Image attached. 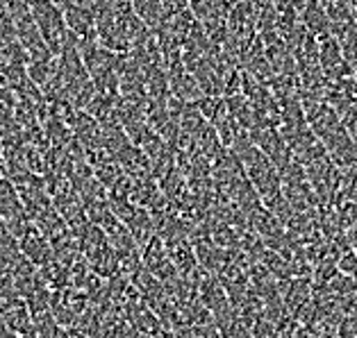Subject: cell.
<instances>
[{"mask_svg": "<svg viewBox=\"0 0 357 338\" xmlns=\"http://www.w3.org/2000/svg\"><path fill=\"white\" fill-rule=\"evenodd\" d=\"M301 23L312 34H314L317 39H324V37H328V34H333V28H330V19H328L324 5H321L319 0H310V3L303 7Z\"/></svg>", "mask_w": 357, "mask_h": 338, "instance_id": "obj_2", "label": "cell"}, {"mask_svg": "<svg viewBox=\"0 0 357 338\" xmlns=\"http://www.w3.org/2000/svg\"><path fill=\"white\" fill-rule=\"evenodd\" d=\"M196 291H198V300L212 311L214 318L225 314L228 309H232V302H230L228 291L223 289V284H221V280L216 275H207V273L200 275Z\"/></svg>", "mask_w": 357, "mask_h": 338, "instance_id": "obj_1", "label": "cell"}, {"mask_svg": "<svg viewBox=\"0 0 357 338\" xmlns=\"http://www.w3.org/2000/svg\"><path fill=\"white\" fill-rule=\"evenodd\" d=\"M228 3H232V5H237V3H241V0H228Z\"/></svg>", "mask_w": 357, "mask_h": 338, "instance_id": "obj_6", "label": "cell"}, {"mask_svg": "<svg viewBox=\"0 0 357 338\" xmlns=\"http://www.w3.org/2000/svg\"><path fill=\"white\" fill-rule=\"evenodd\" d=\"M173 338H198V332H196L194 327L182 325V327H176V332H173Z\"/></svg>", "mask_w": 357, "mask_h": 338, "instance_id": "obj_5", "label": "cell"}, {"mask_svg": "<svg viewBox=\"0 0 357 338\" xmlns=\"http://www.w3.org/2000/svg\"><path fill=\"white\" fill-rule=\"evenodd\" d=\"M196 332H198V338H223L219 327H216L214 323L207 325V327H200V329H196Z\"/></svg>", "mask_w": 357, "mask_h": 338, "instance_id": "obj_4", "label": "cell"}, {"mask_svg": "<svg viewBox=\"0 0 357 338\" xmlns=\"http://www.w3.org/2000/svg\"><path fill=\"white\" fill-rule=\"evenodd\" d=\"M214 325L219 327V332L223 338H255L252 336L250 325L243 320V316L239 314V309H228L225 314L214 318Z\"/></svg>", "mask_w": 357, "mask_h": 338, "instance_id": "obj_3", "label": "cell"}]
</instances>
